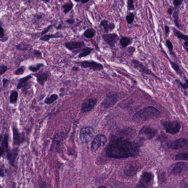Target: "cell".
<instances>
[{"instance_id":"1","label":"cell","mask_w":188,"mask_h":188,"mask_svg":"<svg viewBox=\"0 0 188 188\" xmlns=\"http://www.w3.org/2000/svg\"><path fill=\"white\" fill-rule=\"evenodd\" d=\"M140 147L138 143L124 138L113 140L107 150V155L114 158L134 157L138 155Z\"/></svg>"},{"instance_id":"2","label":"cell","mask_w":188,"mask_h":188,"mask_svg":"<svg viewBox=\"0 0 188 188\" xmlns=\"http://www.w3.org/2000/svg\"><path fill=\"white\" fill-rule=\"evenodd\" d=\"M160 112L153 107H148L139 110L133 116V120L136 122H142L158 117Z\"/></svg>"},{"instance_id":"3","label":"cell","mask_w":188,"mask_h":188,"mask_svg":"<svg viewBox=\"0 0 188 188\" xmlns=\"http://www.w3.org/2000/svg\"><path fill=\"white\" fill-rule=\"evenodd\" d=\"M161 124L167 132L170 134H177L181 130L180 123L178 121H169L167 120H161Z\"/></svg>"},{"instance_id":"4","label":"cell","mask_w":188,"mask_h":188,"mask_svg":"<svg viewBox=\"0 0 188 188\" xmlns=\"http://www.w3.org/2000/svg\"><path fill=\"white\" fill-rule=\"evenodd\" d=\"M94 135V129L92 127H83L80 131V140L83 144L87 143L90 141Z\"/></svg>"},{"instance_id":"5","label":"cell","mask_w":188,"mask_h":188,"mask_svg":"<svg viewBox=\"0 0 188 188\" xmlns=\"http://www.w3.org/2000/svg\"><path fill=\"white\" fill-rule=\"evenodd\" d=\"M157 132V130L155 129L147 126H144L139 132V137L144 140H150L155 137Z\"/></svg>"},{"instance_id":"6","label":"cell","mask_w":188,"mask_h":188,"mask_svg":"<svg viewBox=\"0 0 188 188\" xmlns=\"http://www.w3.org/2000/svg\"><path fill=\"white\" fill-rule=\"evenodd\" d=\"M107 142V138L103 135H98L92 142L91 149L93 152H95L99 148L103 147Z\"/></svg>"},{"instance_id":"7","label":"cell","mask_w":188,"mask_h":188,"mask_svg":"<svg viewBox=\"0 0 188 188\" xmlns=\"http://www.w3.org/2000/svg\"><path fill=\"white\" fill-rule=\"evenodd\" d=\"M118 95L115 93H112L107 96L101 103V106L104 108H108L115 105L118 101Z\"/></svg>"},{"instance_id":"8","label":"cell","mask_w":188,"mask_h":188,"mask_svg":"<svg viewBox=\"0 0 188 188\" xmlns=\"http://www.w3.org/2000/svg\"><path fill=\"white\" fill-rule=\"evenodd\" d=\"M153 180V175L149 172H145L142 174L141 179L138 184V187L146 188L151 184Z\"/></svg>"},{"instance_id":"9","label":"cell","mask_w":188,"mask_h":188,"mask_svg":"<svg viewBox=\"0 0 188 188\" xmlns=\"http://www.w3.org/2000/svg\"><path fill=\"white\" fill-rule=\"evenodd\" d=\"M102 38L105 43L111 47H115L119 40V36L115 33L105 34L102 36Z\"/></svg>"},{"instance_id":"10","label":"cell","mask_w":188,"mask_h":188,"mask_svg":"<svg viewBox=\"0 0 188 188\" xmlns=\"http://www.w3.org/2000/svg\"><path fill=\"white\" fill-rule=\"evenodd\" d=\"M188 144V140L187 138H179L176 140L173 141H171L167 144V146L169 149L175 150V149H179V148H183L185 146L187 145Z\"/></svg>"},{"instance_id":"11","label":"cell","mask_w":188,"mask_h":188,"mask_svg":"<svg viewBox=\"0 0 188 188\" xmlns=\"http://www.w3.org/2000/svg\"><path fill=\"white\" fill-rule=\"evenodd\" d=\"M81 66L86 69H90L93 71H100L103 69V65L93 61H83L81 62Z\"/></svg>"},{"instance_id":"12","label":"cell","mask_w":188,"mask_h":188,"mask_svg":"<svg viewBox=\"0 0 188 188\" xmlns=\"http://www.w3.org/2000/svg\"><path fill=\"white\" fill-rule=\"evenodd\" d=\"M188 165L187 163L184 162H178L174 164L170 168V173L173 174H179L183 171L187 170Z\"/></svg>"},{"instance_id":"13","label":"cell","mask_w":188,"mask_h":188,"mask_svg":"<svg viewBox=\"0 0 188 188\" xmlns=\"http://www.w3.org/2000/svg\"><path fill=\"white\" fill-rule=\"evenodd\" d=\"M97 103V100L94 98H89L86 99L82 106V112L87 113L92 110Z\"/></svg>"},{"instance_id":"14","label":"cell","mask_w":188,"mask_h":188,"mask_svg":"<svg viewBox=\"0 0 188 188\" xmlns=\"http://www.w3.org/2000/svg\"><path fill=\"white\" fill-rule=\"evenodd\" d=\"M13 144L19 145L24 142L25 140L24 134H20L18 129L16 127H13Z\"/></svg>"},{"instance_id":"15","label":"cell","mask_w":188,"mask_h":188,"mask_svg":"<svg viewBox=\"0 0 188 188\" xmlns=\"http://www.w3.org/2000/svg\"><path fill=\"white\" fill-rule=\"evenodd\" d=\"M18 155V149L17 148L8 150L7 153V158L9 163L13 167L15 166V161Z\"/></svg>"},{"instance_id":"16","label":"cell","mask_w":188,"mask_h":188,"mask_svg":"<svg viewBox=\"0 0 188 188\" xmlns=\"http://www.w3.org/2000/svg\"><path fill=\"white\" fill-rule=\"evenodd\" d=\"M65 47L69 50L72 51L75 49H78L85 46V44L83 41H68L65 44Z\"/></svg>"},{"instance_id":"17","label":"cell","mask_w":188,"mask_h":188,"mask_svg":"<svg viewBox=\"0 0 188 188\" xmlns=\"http://www.w3.org/2000/svg\"><path fill=\"white\" fill-rule=\"evenodd\" d=\"M132 64L135 68L138 69L141 73H145L146 74L149 75H153V73L148 69H147L145 66L137 60H132Z\"/></svg>"},{"instance_id":"18","label":"cell","mask_w":188,"mask_h":188,"mask_svg":"<svg viewBox=\"0 0 188 188\" xmlns=\"http://www.w3.org/2000/svg\"><path fill=\"white\" fill-rule=\"evenodd\" d=\"M100 25L103 27V28L105 30V32L107 33L112 31L115 28V24L113 22H109L105 19L101 21Z\"/></svg>"},{"instance_id":"19","label":"cell","mask_w":188,"mask_h":188,"mask_svg":"<svg viewBox=\"0 0 188 188\" xmlns=\"http://www.w3.org/2000/svg\"><path fill=\"white\" fill-rule=\"evenodd\" d=\"M138 171V167L131 165L130 166L126 167V169L124 170V173L128 176H131V175H135L137 173Z\"/></svg>"},{"instance_id":"20","label":"cell","mask_w":188,"mask_h":188,"mask_svg":"<svg viewBox=\"0 0 188 188\" xmlns=\"http://www.w3.org/2000/svg\"><path fill=\"white\" fill-rule=\"evenodd\" d=\"M35 76H36L38 82L41 86H43L48 78V74L47 73H36L35 75Z\"/></svg>"},{"instance_id":"21","label":"cell","mask_w":188,"mask_h":188,"mask_svg":"<svg viewBox=\"0 0 188 188\" xmlns=\"http://www.w3.org/2000/svg\"><path fill=\"white\" fill-rule=\"evenodd\" d=\"M66 134L64 132H60L57 134L55 136L54 140H53V144L54 145H60L61 143L64 140L65 138Z\"/></svg>"},{"instance_id":"22","label":"cell","mask_w":188,"mask_h":188,"mask_svg":"<svg viewBox=\"0 0 188 188\" xmlns=\"http://www.w3.org/2000/svg\"><path fill=\"white\" fill-rule=\"evenodd\" d=\"M120 44L121 47H127L129 45H130L132 42V39L126 36H122L120 39Z\"/></svg>"},{"instance_id":"23","label":"cell","mask_w":188,"mask_h":188,"mask_svg":"<svg viewBox=\"0 0 188 188\" xmlns=\"http://www.w3.org/2000/svg\"><path fill=\"white\" fill-rule=\"evenodd\" d=\"M31 78H32V76L29 75V76H26L25 77H24V78H21V79L19 80V82H18V84H17V89L20 90V89L22 88V87H24L25 84H27V83L28 82V81Z\"/></svg>"},{"instance_id":"24","label":"cell","mask_w":188,"mask_h":188,"mask_svg":"<svg viewBox=\"0 0 188 188\" xmlns=\"http://www.w3.org/2000/svg\"><path fill=\"white\" fill-rule=\"evenodd\" d=\"M172 30H173L174 34H175V36L177 37L178 38L181 39V40L188 41V36L187 35L181 33V32H179V30H178L177 29H176L174 28H172Z\"/></svg>"},{"instance_id":"25","label":"cell","mask_w":188,"mask_h":188,"mask_svg":"<svg viewBox=\"0 0 188 188\" xmlns=\"http://www.w3.org/2000/svg\"><path fill=\"white\" fill-rule=\"evenodd\" d=\"M63 36L60 33H57L56 34H51V35H45L44 36L41 37L40 40L41 41H48L51 38H62Z\"/></svg>"},{"instance_id":"26","label":"cell","mask_w":188,"mask_h":188,"mask_svg":"<svg viewBox=\"0 0 188 188\" xmlns=\"http://www.w3.org/2000/svg\"><path fill=\"white\" fill-rule=\"evenodd\" d=\"M95 34H96V32L94 29L88 28L84 31L83 35L87 39H92L95 36Z\"/></svg>"},{"instance_id":"27","label":"cell","mask_w":188,"mask_h":188,"mask_svg":"<svg viewBox=\"0 0 188 188\" xmlns=\"http://www.w3.org/2000/svg\"><path fill=\"white\" fill-rule=\"evenodd\" d=\"M179 10L177 9L176 10H175V11L173 12L172 15H173V17L174 19V24L175 26L179 28H181V25L180 24V23H179Z\"/></svg>"},{"instance_id":"28","label":"cell","mask_w":188,"mask_h":188,"mask_svg":"<svg viewBox=\"0 0 188 188\" xmlns=\"http://www.w3.org/2000/svg\"><path fill=\"white\" fill-rule=\"evenodd\" d=\"M93 50V49L92 47H86L83 49V51L79 54L78 55V57L79 58H82L83 57H86L88 55H90L91 53Z\"/></svg>"},{"instance_id":"29","label":"cell","mask_w":188,"mask_h":188,"mask_svg":"<svg viewBox=\"0 0 188 188\" xmlns=\"http://www.w3.org/2000/svg\"><path fill=\"white\" fill-rule=\"evenodd\" d=\"M73 4L71 1H69V2L64 4L62 6L65 14H67L73 9Z\"/></svg>"},{"instance_id":"30","label":"cell","mask_w":188,"mask_h":188,"mask_svg":"<svg viewBox=\"0 0 188 188\" xmlns=\"http://www.w3.org/2000/svg\"><path fill=\"white\" fill-rule=\"evenodd\" d=\"M58 98V95L57 94H51L50 97H47L45 101V103L47 104H52L53 103H54V101H56Z\"/></svg>"},{"instance_id":"31","label":"cell","mask_w":188,"mask_h":188,"mask_svg":"<svg viewBox=\"0 0 188 188\" xmlns=\"http://www.w3.org/2000/svg\"><path fill=\"white\" fill-rule=\"evenodd\" d=\"M175 158L176 160L178 161H188V153L184 152V153H178V155L175 156Z\"/></svg>"},{"instance_id":"32","label":"cell","mask_w":188,"mask_h":188,"mask_svg":"<svg viewBox=\"0 0 188 188\" xmlns=\"http://www.w3.org/2000/svg\"><path fill=\"white\" fill-rule=\"evenodd\" d=\"M166 55V54H165ZM166 56L168 58V60H169V62H170V64H171V66H172V68L175 70V71H176V73H178V74H180L181 75V70H180V67H179V65L177 63H176V62H172L171 60H169V58L168 57V56L166 55Z\"/></svg>"},{"instance_id":"33","label":"cell","mask_w":188,"mask_h":188,"mask_svg":"<svg viewBox=\"0 0 188 188\" xmlns=\"http://www.w3.org/2000/svg\"><path fill=\"white\" fill-rule=\"evenodd\" d=\"M18 92L17 91H13L10 95V102L12 104H15L18 99Z\"/></svg>"},{"instance_id":"34","label":"cell","mask_w":188,"mask_h":188,"mask_svg":"<svg viewBox=\"0 0 188 188\" xmlns=\"http://www.w3.org/2000/svg\"><path fill=\"white\" fill-rule=\"evenodd\" d=\"M166 45L168 49V50L170 53V54L172 56H175V54L173 52V46L172 43L171 42L170 40H168V39L167 40Z\"/></svg>"},{"instance_id":"35","label":"cell","mask_w":188,"mask_h":188,"mask_svg":"<svg viewBox=\"0 0 188 188\" xmlns=\"http://www.w3.org/2000/svg\"><path fill=\"white\" fill-rule=\"evenodd\" d=\"M29 47V45L27 44L23 43L19 44L16 47V48L17 50L21 51H25L28 49Z\"/></svg>"},{"instance_id":"36","label":"cell","mask_w":188,"mask_h":188,"mask_svg":"<svg viewBox=\"0 0 188 188\" xmlns=\"http://www.w3.org/2000/svg\"><path fill=\"white\" fill-rule=\"evenodd\" d=\"M1 145L4 148H8V135L7 134L5 135L4 138L2 140Z\"/></svg>"},{"instance_id":"37","label":"cell","mask_w":188,"mask_h":188,"mask_svg":"<svg viewBox=\"0 0 188 188\" xmlns=\"http://www.w3.org/2000/svg\"><path fill=\"white\" fill-rule=\"evenodd\" d=\"M134 18H135V16H134L133 13H129V15H127V17H126L127 23L129 24H131L134 22Z\"/></svg>"},{"instance_id":"38","label":"cell","mask_w":188,"mask_h":188,"mask_svg":"<svg viewBox=\"0 0 188 188\" xmlns=\"http://www.w3.org/2000/svg\"><path fill=\"white\" fill-rule=\"evenodd\" d=\"M43 66L44 64H39L36 65V66H29V69L32 72H36Z\"/></svg>"},{"instance_id":"39","label":"cell","mask_w":188,"mask_h":188,"mask_svg":"<svg viewBox=\"0 0 188 188\" xmlns=\"http://www.w3.org/2000/svg\"><path fill=\"white\" fill-rule=\"evenodd\" d=\"M127 10L128 11L134 10V9H135L133 0H127Z\"/></svg>"},{"instance_id":"40","label":"cell","mask_w":188,"mask_h":188,"mask_svg":"<svg viewBox=\"0 0 188 188\" xmlns=\"http://www.w3.org/2000/svg\"><path fill=\"white\" fill-rule=\"evenodd\" d=\"M184 0H173V4L175 8L179 7L183 3Z\"/></svg>"},{"instance_id":"41","label":"cell","mask_w":188,"mask_h":188,"mask_svg":"<svg viewBox=\"0 0 188 188\" xmlns=\"http://www.w3.org/2000/svg\"><path fill=\"white\" fill-rule=\"evenodd\" d=\"M24 72V67H20L19 69H17L15 71V74L16 75H22Z\"/></svg>"},{"instance_id":"42","label":"cell","mask_w":188,"mask_h":188,"mask_svg":"<svg viewBox=\"0 0 188 188\" xmlns=\"http://www.w3.org/2000/svg\"><path fill=\"white\" fill-rule=\"evenodd\" d=\"M7 70V67L6 66L2 65L0 66V75H3L4 73H6Z\"/></svg>"},{"instance_id":"43","label":"cell","mask_w":188,"mask_h":188,"mask_svg":"<svg viewBox=\"0 0 188 188\" xmlns=\"http://www.w3.org/2000/svg\"><path fill=\"white\" fill-rule=\"evenodd\" d=\"M176 81L178 82V83H179V84H181V86H182V87H183V88H184V89H187V87H188V80H186L185 84H183V83H181V81H179V80H177Z\"/></svg>"},{"instance_id":"44","label":"cell","mask_w":188,"mask_h":188,"mask_svg":"<svg viewBox=\"0 0 188 188\" xmlns=\"http://www.w3.org/2000/svg\"><path fill=\"white\" fill-rule=\"evenodd\" d=\"M135 51V48L133 47H130L127 48V52L130 54H133Z\"/></svg>"},{"instance_id":"45","label":"cell","mask_w":188,"mask_h":188,"mask_svg":"<svg viewBox=\"0 0 188 188\" xmlns=\"http://www.w3.org/2000/svg\"><path fill=\"white\" fill-rule=\"evenodd\" d=\"M52 27H53V25H50V26H49V27H47V29H45L44 30H43V31L42 32V33H41V35H42V36H43V35H44L45 34H46V33H47V32H49V30H50V29Z\"/></svg>"},{"instance_id":"46","label":"cell","mask_w":188,"mask_h":188,"mask_svg":"<svg viewBox=\"0 0 188 188\" xmlns=\"http://www.w3.org/2000/svg\"><path fill=\"white\" fill-rule=\"evenodd\" d=\"M164 29L166 34H168L170 32V28L168 25H166L164 26Z\"/></svg>"},{"instance_id":"47","label":"cell","mask_w":188,"mask_h":188,"mask_svg":"<svg viewBox=\"0 0 188 188\" xmlns=\"http://www.w3.org/2000/svg\"><path fill=\"white\" fill-rule=\"evenodd\" d=\"M183 47H184V48L185 50L187 51H188V41H185L184 43V45H183Z\"/></svg>"},{"instance_id":"48","label":"cell","mask_w":188,"mask_h":188,"mask_svg":"<svg viewBox=\"0 0 188 188\" xmlns=\"http://www.w3.org/2000/svg\"><path fill=\"white\" fill-rule=\"evenodd\" d=\"M173 12V9H172V7H170L167 10V13H168V15H170V16L172 15Z\"/></svg>"},{"instance_id":"49","label":"cell","mask_w":188,"mask_h":188,"mask_svg":"<svg viewBox=\"0 0 188 188\" xmlns=\"http://www.w3.org/2000/svg\"><path fill=\"white\" fill-rule=\"evenodd\" d=\"M34 55H36V56H41V53L39 51H34Z\"/></svg>"},{"instance_id":"50","label":"cell","mask_w":188,"mask_h":188,"mask_svg":"<svg viewBox=\"0 0 188 188\" xmlns=\"http://www.w3.org/2000/svg\"><path fill=\"white\" fill-rule=\"evenodd\" d=\"M66 22L67 23L69 24H73V23H74V22H75V21L73 20V19H67V21H66Z\"/></svg>"},{"instance_id":"51","label":"cell","mask_w":188,"mask_h":188,"mask_svg":"<svg viewBox=\"0 0 188 188\" xmlns=\"http://www.w3.org/2000/svg\"><path fill=\"white\" fill-rule=\"evenodd\" d=\"M4 36V30L1 26H0V36L3 37Z\"/></svg>"},{"instance_id":"52","label":"cell","mask_w":188,"mask_h":188,"mask_svg":"<svg viewBox=\"0 0 188 188\" xmlns=\"http://www.w3.org/2000/svg\"><path fill=\"white\" fill-rule=\"evenodd\" d=\"M4 177V173L2 169L0 168V177Z\"/></svg>"},{"instance_id":"53","label":"cell","mask_w":188,"mask_h":188,"mask_svg":"<svg viewBox=\"0 0 188 188\" xmlns=\"http://www.w3.org/2000/svg\"><path fill=\"white\" fill-rule=\"evenodd\" d=\"M10 82V81L9 80H7V79H4L3 80V86L4 87L5 86H6V84H7V83H8Z\"/></svg>"},{"instance_id":"54","label":"cell","mask_w":188,"mask_h":188,"mask_svg":"<svg viewBox=\"0 0 188 188\" xmlns=\"http://www.w3.org/2000/svg\"><path fill=\"white\" fill-rule=\"evenodd\" d=\"M4 153V148L2 147H0V157L3 155Z\"/></svg>"},{"instance_id":"55","label":"cell","mask_w":188,"mask_h":188,"mask_svg":"<svg viewBox=\"0 0 188 188\" xmlns=\"http://www.w3.org/2000/svg\"><path fill=\"white\" fill-rule=\"evenodd\" d=\"M90 0H81V2L82 4H87Z\"/></svg>"},{"instance_id":"56","label":"cell","mask_w":188,"mask_h":188,"mask_svg":"<svg viewBox=\"0 0 188 188\" xmlns=\"http://www.w3.org/2000/svg\"><path fill=\"white\" fill-rule=\"evenodd\" d=\"M78 67H73V71H77L78 70Z\"/></svg>"},{"instance_id":"57","label":"cell","mask_w":188,"mask_h":188,"mask_svg":"<svg viewBox=\"0 0 188 188\" xmlns=\"http://www.w3.org/2000/svg\"><path fill=\"white\" fill-rule=\"evenodd\" d=\"M62 25L61 24H60V25L58 26V27H57V29H60L61 28Z\"/></svg>"},{"instance_id":"58","label":"cell","mask_w":188,"mask_h":188,"mask_svg":"<svg viewBox=\"0 0 188 188\" xmlns=\"http://www.w3.org/2000/svg\"><path fill=\"white\" fill-rule=\"evenodd\" d=\"M41 1H43L44 2H49V1H50V0H41Z\"/></svg>"},{"instance_id":"59","label":"cell","mask_w":188,"mask_h":188,"mask_svg":"<svg viewBox=\"0 0 188 188\" xmlns=\"http://www.w3.org/2000/svg\"><path fill=\"white\" fill-rule=\"evenodd\" d=\"M2 136L0 135V142L2 141Z\"/></svg>"},{"instance_id":"60","label":"cell","mask_w":188,"mask_h":188,"mask_svg":"<svg viewBox=\"0 0 188 188\" xmlns=\"http://www.w3.org/2000/svg\"><path fill=\"white\" fill-rule=\"evenodd\" d=\"M74 1H75V2H79L81 1V0H74Z\"/></svg>"},{"instance_id":"61","label":"cell","mask_w":188,"mask_h":188,"mask_svg":"<svg viewBox=\"0 0 188 188\" xmlns=\"http://www.w3.org/2000/svg\"><path fill=\"white\" fill-rule=\"evenodd\" d=\"M60 1H61V0H60Z\"/></svg>"}]
</instances>
